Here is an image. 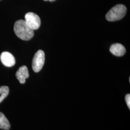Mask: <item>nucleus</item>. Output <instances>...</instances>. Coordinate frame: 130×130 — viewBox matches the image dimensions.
I'll use <instances>...</instances> for the list:
<instances>
[{
  "instance_id": "f257e3e1",
  "label": "nucleus",
  "mask_w": 130,
  "mask_h": 130,
  "mask_svg": "<svg viewBox=\"0 0 130 130\" xmlns=\"http://www.w3.org/2000/svg\"><path fill=\"white\" fill-rule=\"evenodd\" d=\"M14 28L15 35L21 40L28 41L34 36L33 30L23 20L17 21L14 25Z\"/></svg>"
},
{
  "instance_id": "f03ea898",
  "label": "nucleus",
  "mask_w": 130,
  "mask_h": 130,
  "mask_svg": "<svg viewBox=\"0 0 130 130\" xmlns=\"http://www.w3.org/2000/svg\"><path fill=\"white\" fill-rule=\"evenodd\" d=\"M127 8L123 5H118L112 8L107 13L106 18L109 21H115L122 19L126 14Z\"/></svg>"
},
{
  "instance_id": "7ed1b4c3",
  "label": "nucleus",
  "mask_w": 130,
  "mask_h": 130,
  "mask_svg": "<svg viewBox=\"0 0 130 130\" xmlns=\"http://www.w3.org/2000/svg\"><path fill=\"white\" fill-rule=\"evenodd\" d=\"M45 61V54L42 50L38 51L33 59L32 67L33 71L38 72L42 70Z\"/></svg>"
},
{
  "instance_id": "20e7f679",
  "label": "nucleus",
  "mask_w": 130,
  "mask_h": 130,
  "mask_svg": "<svg viewBox=\"0 0 130 130\" xmlns=\"http://www.w3.org/2000/svg\"><path fill=\"white\" fill-rule=\"evenodd\" d=\"M25 21L33 30L37 29L41 25V19L40 17L32 12H29L25 14Z\"/></svg>"
},
{
  "instance_id": "39448f33",
  "label": "nucleus",
  "mask_w": 130,
  "mask_h": 130,
  "mask_svg": "<svg viewBox=\"0 0 130 130\" xmlns=\"http://www.w3.org/2000/svg\"><path fill=\"white\" fill-rule=\"evenodd\" d=\"M0 59L3 64L6 67H11L15 65V58L13 55L9 52H3L0 56Z\"/></svg>"
},
{
  "instance_id": "423d86ee",
  "label": "nucleus",
  "mask_w": 130,
  "mask_h": 130,
  "mask_svg": "<svg viewBox=\"0 0 130 130\" xmlns=\"http://www.w3.org/2000/svg\"><path fill=\"white\" fill-rule=\"evenodd\" d=\"M15 76L20 84H25L26 79L29 77V73L27 67L26 66H23L20 67L17 71Z\"/></svg>"
},
{
  "instance_id": "0eeeda50",
  "label": "nucleus",
  "mask_w": 130,
  "mask_h": 130,
  "mask_svg": "<svg viewBox=\"0 0 130 130\" xmlns=\"http://www.w3.org/2000/svg\"><path fill=\"white\" fill-rule=\"evenodd\" d=\"M110 51L115 56H121L125 54V48L121 44L115 43L110 46Z\"/></svg>"
},
{
  "instance_id": "6e6552de",
  "label": "nucleus",
  "mask_w": 130,
  "mask_h": 130,
  "mask_svg": "<svg viewBox=\"0 0 130 130\" xmlns=\"http://www.w3.org/2000/svg\"><path fill=\"white\" fill-rule=\"evenodd\" d=\"M10 128L9 121L3 113L0 112V129L8 130Z\"/></svg>"
},
{
  "instance_id": "1a4fd4ad",
  "label": "nucleus",
  "mask_w": 130,
  "mask_h": 130,
  "mask_svg": "<svg viewBox=\"0 0 130 130\" xmlns=\"http://www.w3.org/2000/svg\"><path fill=\"white\" fill-rule=\"evenodd\" d=\"M9 92L8 87L6 86H3L0 87V103L6 98Z\"/></svg>"
},
{
  "instance_id": "9d476101",
  "label": "nucleus",
  "mask_w": 130,
  "mask_h": 130,
  "mask_svg": "<svg viewBox=\"0 0 130 130\" xmlns=\"http://www.w3.org/2000/svg\"><path fill=\"white\" fill-rule=\"evenodd\" d=\"M125 101L127 103V106L128 107L129 109H130V94H127L125 96Z\"/></svg>"
},
{
  "instance_id": "9b49d317",
  "label": "nucleus",
  "mask_w": 130,
  "mask_h": 130,
  "mask_svg": "<svg viewBox=\"0 0 130 130\" xmlns=\"http://www.w3.org/2000/svg\"><path fill=\"white\" fill-rule=\"evenodd\" d=\"M43 1H50V2H54L56 0H43Z\"/></svg>"
}]
</instances>
